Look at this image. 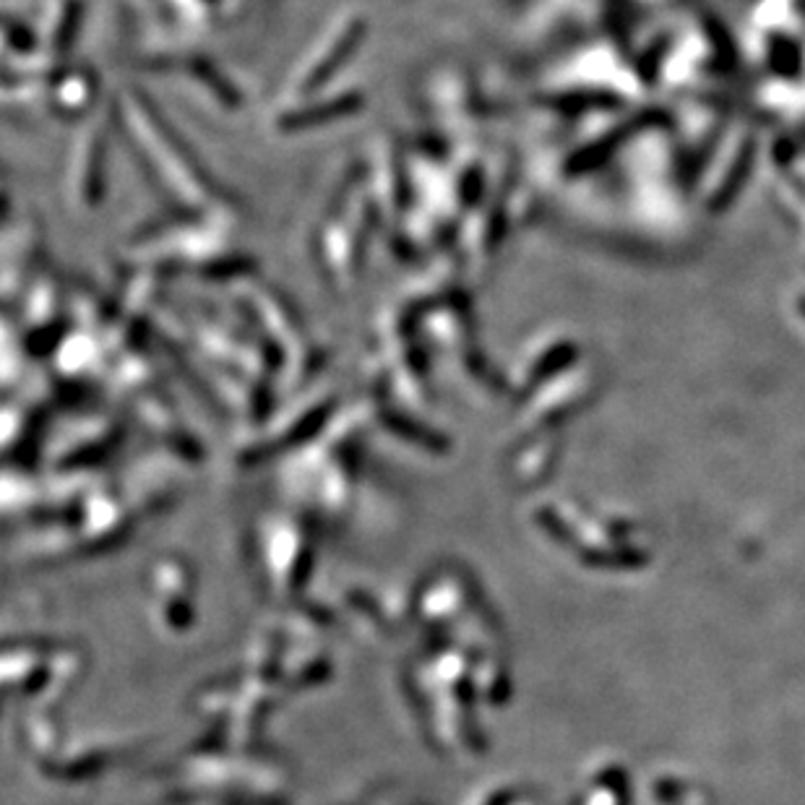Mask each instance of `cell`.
Returning a JSON list of instances; mask_svg holds the SVG:
<instances>
[{"mask_svg":"<svg viewBox=\"0 0 805 805\" xmlns=\"http://www.w3.org/2000/svg\"><path fill=\"white\" fill-rule=\"evenodd\" d=\"M363 29V19L360 16H344L337 27H331L329 32L311 45V50L303 55V63L290 73L287 81V94H305L311 86L321 84L326 73L337 71L342 58L352 50V45L360 37Z\"/></svg>","mask_w":805,"mask_h":805,"instance_id":"obj_1","label":"cell"},{"mask_svg":"<svg viewBox=\"0 0 805 805\" xmlns=\"http://www.w3.org/2000/svg\"><path fill=\"white\" fill-rule=\"evenodd\" d=\"M89 97H92V79L84 76V73H76V76H68L63 84L58 86V94H55V107L60 113H81L86 105H89Z\"/></svg>","mask_w":805,"mask_h":805,"instance_id":"obj_2","label":"cell"}]
</instances>
